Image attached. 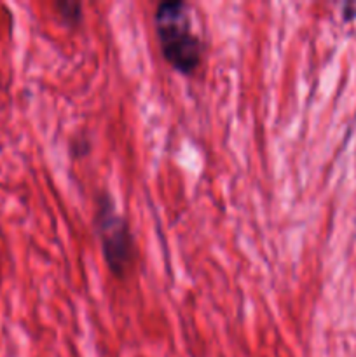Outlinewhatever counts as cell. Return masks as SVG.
<instances>
[{
  "mask_svg": "<svg viewBox=\"0 0 356 357\" xmlns=\"http://www.w3.org/2000/svg\"><path fill=\"white\" fill-rule=\"evenodd\" d=\"M156 35L168 65L181 75H194L205 56V42L195 24L191 3L161 2L154 14Z\"/></svg>",
  "mask_w": 356,
  "mask_h": 357,
  "instance_id": "1",
  "label": "cell"
},
{
  "mask_svg": "<svg viewBox=\"0 0 356 357\" xmlns=\"http://www.w3.org/2000/svg\"><path fill=\"white\" fill-rule=\"evenodd\" d=\"M94 230L100 239L105 264L117 278H124L135 260V239L110 194H100L94 209Z\"/></svg>",
  "mask_w": 356,
  "mask_h": 357,
  "instance_id": "2",
  "label": "cell"
},
{
  "mask_svg": "<svg viewBox=\"0 0 356 357\" xmlns=\"http://www.w3.org/2000/svg\"><path fill=\"white\" fill-rule=\"evenodd\" d=\"M54 9L58 13L59 20L66 26H77L82 21V3L72 2V0H59L54 3Z\"/></svg>",
  "mask_w": 356,
  "mask_h": 357,
  "instance_id": "3",
  "label": "cell"
},
{
  "mask_svg": "<svg viewBox=\"0 0 356 357\" xmlns=\"http://www.w3.org/2000/svg\"><path fill=\"white\" fill-rule=\"evenodd\" d=\"M73 143H77L79 145V149L73 150V153H77V155H86L87 152H89V142L87 139H75Z\"/></svg>",
  "mask_w": 356,
  "mask_h": 357,
  "instance_id": "4",
  "label": "cell"
}]
</instances>
